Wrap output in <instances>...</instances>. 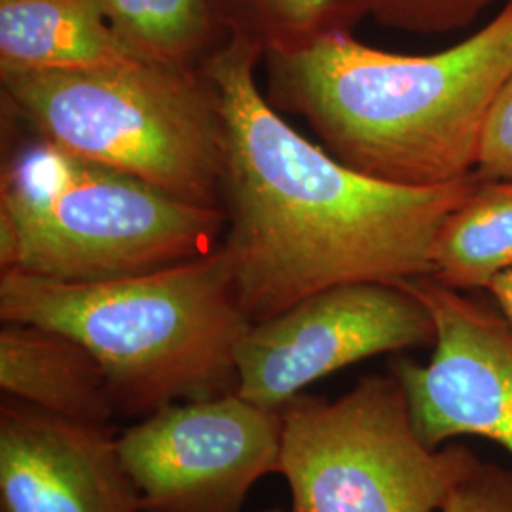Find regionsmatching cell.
<instances>
[{"instance_id":"6","label":"cell","mask_w":512,"mask_h":512,"mask_svg":"<svg viewBox=\"0 0 512 512\" xmlns=\"http://www.w3.org/2000/svg\"><path fill=\"white\" fill-rule=\"evenodd\" d=\"M277 473L294 512H435L475 467L459 444L420 439L393 372L366 376L344 397L300 393L279 410Z\"/></svg>"},{"instance_id":"15","label":"cell","mask_w":512,"mask_h":512,"mask_svg":"<svg viewBox=\"0 0 512 512\" xmlns=\"http://www.w3.org/2000/svg\"><path fill=\"white\" fill-rule=\"evenodd\" d=\"M220 31L262 55L293 52L366 14L365 0H209ZM264 59V57H262Z\"/></svg>"},{"instance_id":"3","label":"cell","mask_w":512,"mask_h":512,"mask_svg":"<svg viewBox=\"0 0 512 512\" xmlns=\"http://www.w3.org/2000/svg\"><path fill=\"white\" fill-rule=\"evenodd\" d=\"M2 323L59 330L101 363L118 418L238 393L251 321L222 247L175 266L93 283L0 274Z\"/></svg>"},{"instance_id":"10","label":"cell","mask_w":512,"mask_h":512,"mask_svg":"<svg viewBox=\"0 0 512 512\" xmlns=\"http://www.w3.org/2000/svg\"><path fill=\"white\" fill-rule=\"evenodd\" d=\"M0 512H143L112 427L4 397Z\"/></svg>"},{"instance_id":"19","label":"cell","mask_w":512,"mask_h":512,"mask_svg":"<svg viewBox=\"0 0 512 512\" xmlns=\"http://www.w3.org/2000/svg\"><path fill=\"white\" fill-rule=\"evenodd\" d=\"M486 291L492 294L497 310L512 330V268L495 275Z\"/></svg>"},{"instance_id":"12","label":"cell","mask_w":512,"mask_h":512,"mask_svg":"<svg viewBox=\"0 0 512 512\" xmlns=\"http://www.w3.org/2000/svg\"><path fill=\"white\" fill-rule=\"evenodd\" d=\"M139 59L99 0H0V74L86 71Z\"/></svg>"},{"instance_id":"17","label":"cell","mask_w":512,"mask_h":512,"mask_svg":"<svg viewBox=\"0 0 512 512\" xmlns=\"http://www.w3.org/2000/svg\"><path fill=\"white\" fill-rule=\"evenodd\" d=\"M475 173L482 181H512V74L488 110Z\"/></svg>"},{"instance_id":"5","label":"cell","mask_w":512,"mask_h":512,"mask_svg":"<svg viewBox=\"0 0 512 512\" xmlns=\"http://www.w3.org/2000/svg\"><path fill=\"white\" fill-rule=\"evenodd\" d=\"M6 103L35 135L78 158L220 207L224 126L200 67L131 61L65 73H2Z\"/></svg>"},{"instance_id":"7","label":"cell","mask_w":512,"mask_h":512,"mask_svg":"<svg viewBox=\"0 0 512 512\" xmlns=\"http://www.w3.org/2000/svg\"><path fill=\"white\" fill-rule=\"evenodd\" d=\"M433 342L431 313L401 283L330 287L249 327L236 351L238 395L279 412L346 366Z\"/></svg>"},{"instance_id":"8","label":"cell","mask_w":512,"mask_h":512,"mask_svg":"<svg viewBox=\"0 0 512 512\" xmlns=\"http://www.w3.org/2000/svg\"><path fill=\"white\" fill-rule=\"evenodd\" d=\"M143 512H241L277 473L281 416L238 393L165 406L118 435Z\"/></svg>"},{"instance_id":"20","label":"cell","mask_w":512,"mask_h":512,"mask_svg":"<svg viewBox=\"0 0 512 512\" xmlns=\"http://www.w3.org/2000/svg\"><path fill=\"white\" fill-rule=\"evenodd\" d=\"M262 512H285V511H279V509H268V511H262ZM294 512V511H291Z\"/></svg>"},{"instance_id":"16","label":"cell","mask_w":512,"mask_h":512,"mask_svg":"<svg viewBox=\"0 0 512 512\" xmlns=\"http://www.w3.org/2000/svg\"><path fill=\"white\" fill-rule=\"evenodd\" d=\"M494 0H365L366 14L414 33H446L473 19Z\"/></svg>"},{"instance_id":"14","label":"cell","mask_w":512,"mask_h":512,"mask_svg":"<svg viewBox=\"0 0 512 512\" xmlns=\"http://www.w3.org/2000/svg\"><path fill=\"white\" fill-rule=\"evenodd\" d=\"M105 18L137 57L200 67L220 29L209 0H99Z\"/></svg>"},{"instance_id":"2","label":"cell","mask_w":512,"mask_h":512,"mask_svg":"<svg viewBox=\"0 0 512 512\" xmlns=\"http://www.w3.org/2000/svg\"><path fill=\"white\" fill-rule=\"evenodd\" d=\"M262 61L268 101L340 162L384 183H459L475 175L488 110L512 74V0L437 54L382 52L334 31Z\"/></svg>"},{"instance_id":"9","label":"cell","mask_w":512,"mask_h":512,"mask_svg":"<svg viewBox=\"0 0 512 512\" xmlns=\"http://www.w3.org/2000/svg\"><path fill=\"white\" fill-rule=\"evenodd\" d=\"M435 323L427 365L399 359L391 372L403 385L420 439L440 448L478 437L512 456V330L499 310L431 275L401 281Z\"/></svg>"},{"instance_id":"4","label":"cell","mask_w":512,"mask_h":512,"mask_svg":"<svg viewBox=\"0 0 512 512\" xmlns=\"http://www.w3.org/2000/svg\"><path fill=\"white\" fill-rule=\"evenodd\" d=\"M222 209L78 158L37 137L4 162L0 274L93 283L145 274L215 251Z\"/></svg>"},{"instance_id":"11","label":"cell","mask_w":512,"mask_h":512,"mask_svg":"<svg viewBox=\"0 0 512 512\" xmlns=\"http://www.w3.org/2000/svg\"><path fill=\"white\" fill-rule=\"evenodd\" d=\"M0 389L4 397L65 420L110 427L118 418L101 363L59 330L2 323Z\"/></svg>"},{"instance_id":"13","label":"cell","mask_w":512,"mask_h":512,"mask_svg":"<svg viewBox=\"0 0 512 512\" xmlns=\"http://www.w3.org/2000/svg\"><path fill=\"white\" fill-rule=\"evenodd\" d=\"M512 268V181L476 179L446 217L433 249V272L459 291L486 289Z\"/></svg>"},{"instance_id":"18","label":"cell","mask_w":512,"mask_h":512,"mask_svg":"<svg viewBox=\"0 0 512 512\" xmlns=\"http://www.w3.org/2000/svg\"><path fill=\"white\" fill-rule=\"evenodd\" d=\"M440 512H512V467L478 459Z\"/></svg>"},{"instance_id":"1","label":"cell","mask_w":512,"mask_h":512,"mask_svg":"<svg viewBox=\"0 0 512 512\" xmlns=\"http://www.w3.org/2000/svg\"><path fill=\"white\" fill-rule=\"evenodd\" d=\"M262 57L226 37L202 63L224 126L220 247L251 325L330 287L431 275L440 228L478 175L414 188L355 171L268 101L255 76Z\"/></svg>"}]
</instances>
